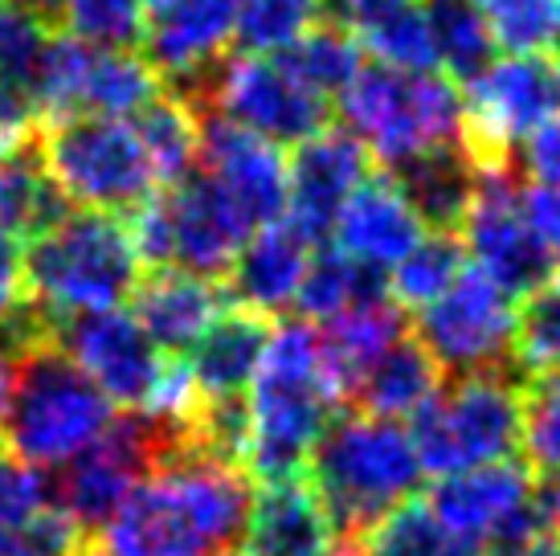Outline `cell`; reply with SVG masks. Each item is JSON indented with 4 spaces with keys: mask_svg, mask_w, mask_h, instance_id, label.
Wrapping results in <instances>:
<instances>
[{
    "mask_svg": "<svg viewBox=\"0 0 560 556\" xmlns=\"http://www.w3.org/2000/svg\"><path fill=\"white\" fill-rule=\"evenodd\" d=\"M249 483L201 447L160 459L91 544L103 556H218L242 536Z\"/></svg>",
    "mask_w": 560,
    "mask_h": 556,
    "instance_id": "obj_1",
    "label": "cell"
},
{
    "mask_svg": "<svg viewBox=\"0 0 560 556\" xmlns=\"http://www.w3.org/2000/svg\"><path fill=\"white\" fill-rule=\"evenodd\" d=\"M343 397L348 393L327 364L312 320H282L270 327L246 389L249 433L242 463L249 475L258 483L299 479Z\"/></svg>",
    "mask_w": 560,
    "mask_h": 556,
    "instance_id": "obj_2",
    "label": "cell"
},
{
    "mask_svg": "<svg viewBox=\"0 0 560 556\" xmlns=\"http://www.w3.org/2000/svg\"><path fill=\"white\" fill-rule=\"evenodd\" d=\"M25 303L62 324L74 315L124 308L140 287L143 258L127 221L94 209H62L21 250Z\"/></svg>",
    "mask_w": 560,
    "mask_h": 556,
    "instance_id": "obj_3",
    "label": "cell"
},
{
    "mask_svg": "<svg viewBox=\"0 0 560 556\" xmlns=\"http://www.w3.org/2000/svg\"><path fill=\"white\" fill-rule=\"evenodd\" d=\"M343 131L385 172L463 148V91L442 70H393L364 62L336 94Z\"/></svg>",
    "mask_w": 560,
    "mask_h": 556,
    "instance_id": "obj_4",
    "label": "cell"
},
{
    "mask_svg": "<svg viewBox=\"0 0 560 556\" xmlns=\"http://www.w3.org/2000/svg\"><path fill=\"white\" fill-rule=\"evenodd\" d=\"M115 421V405L54 344L37 340L13 360L0 385V438L16 463L58 471L98 442Z\"/></svg>",
    "mask_w": 560,
    "mask_h": 556,
    "instance_id": "obj_5",
    "label": "cell"
},
{
    "mask_svg": "<svg viewBox=\"0 0 560 556\" xmlns=\"http://www.w3.org/2000/svg\"><path fill=\"white\" fill-rule=\"evenodd\" d=\"M307 466L315 495L331 511L340 536L352 541L385 511L413 499L425 475L409 426L376 414L336 417L315 442Z\"/></svg>",
    "mask_w": 560,
    "mask_h": 556,
    "instance_id": "obj_6",
    "label": "cell"
},
{
    "mask_svg": "<svg viewBox=\"0 0 560 556\" xmlns=\"http://www.w3.org/2000/svg\"><path fill=\"white\" fill-rule=\"evenodd\" d=\"M37 164L70 209L119 217L140 209L160 188L136 119H103V115L54 119L42 136Z\"/></svg>",
    "mask_w": 560,
    "mask_h": 556,
    "instance_id": "obj_7",
    "label": "cell"
},
{
    "mask_svg": "<svg viewBox=\"0 0 560 556\" xmlns=\"http://www.w3.org/2000/svg\"><path fill=\"white\" fill-rule=\"evenodd\" d=\"M524 389L508 372H475L442 385L434 402L409 421V438L425 475H458L470 466L503 463L520 450Z\"/></svg>",
    "mask_w": 560,
    "mask_h": 556,
    "instance_id": "obj_8",
    "label": "cell"
},
{
    "mask_svg": "<svg viewBox=\"0 0 560 556\" xmlns=\"http://www.w3.org/2000/svg\"><path fill=\"white\" fill-rule=\"evenodd\" d=\"M127 230L143 263L221 278L234 266L254 225L201 169H192L185 181L152 193L140 209H131Z\"/></svg>",
    "mask_w": 560,
    "mask_h": 556,
    "instance_id": "obj_9",
    "label": "cell"
},
{
    "mask_svg": "<svg viewBox=\"0 0 560 556\" xmlns=\"http://www.w3.org/2000/svg\"><path fill=\"white\" fill-rule=\"evenodd\" d=\"M192 447L188 438H176L172 430L148 421L140 414L115 417L110 430L82 450L79 459L49 471L54 479V508L74 524L82 541L91 544L115 511L124 508V499L136 491V483L160 463L172 450Z\"/></svg>",
    "mask_w": 560,
    "mask_h": 556,
    "instance_id": "obj_10",
    "label": "cell"
},
{
    "mask_svg": "<svg viewBox=\"0 0 560 556\" xmlns=\"http://www.w3.org/2000/svg\"><path fill=\"white\" fill-rule=\"evenodd\" d=\"M463 91V148L475 164H508V155L560 111V54L491 58Z\"/></svg>",
    "mask_w": 560,
    "mask_h": 556,
    "instance_id": "obj_11",
    "label": "cell"
},
{
    "mask_svg": "<svg viewBox=\"0 0 560 556\" xmlns=\"http://www.w3.org/2000/svg\"><path fill=\"white\" fill-rule=\"evenodd\" d=\"M209 115L230 119L270 143H303L331 119V99L303 82L282 54H230L205 78Z\"/></svg>",
    "mask_w": 560,
    "mask_h": 556,
    "instance_id": "obj_12",
    "label": "cell"
},
{
    "mask_svg": "<svg viewBox=\"0 0 560 556\" xmlns=\"http://www.w3.org/2000/svg\"><path fill=\"white\" fill-rule=\"evenodd\" d=\"M454 230L470 266L499 282L503 291H512L515 299L557 275V258L528 225L520 185L508 164H475L470 201Z\"/></svg>",
    "mask_w": 560,
    "mask_h": 556,
    "instance_id": "obj_13",
    "label": "cell"
},
{
    "mask_svg": "<svg viewBox=\"0 0 560 556\" xmlns=\"http://www.w3.org/2000/svg\"><path fill=\"white\" fill-rule=\"evenodd\" d=\"M515 336V294L467 266L434 303L418 311L413 340L438 360L451 377L499 372L512 356Z\"/></svg>",
    "mask_w": 560,
    "mask_h": 556,
    "instance_id": "obj_14",
    "label": "cell"
},
{
    "mask_svg": "<svg viewBox=\"0 0 560 556\" xmlns=\"http://www.w3.org/2000/svg\"><path fill=\"white\" fill-rule=\"evenodd\" d=\"M140 42L160 78L205 86L237 42V0H143Z\"/></svg>",
    "mask_w": 560,
    "mask_h": 556,
    "instance_id": "obj_15",
    "label": "cell"
},
{
    "mask_svg": "<svg viewBox=\"0 0 560 556\" xmlns=\"http://www.w3.org/2000/svg\"><path fill=\"white\" fill-rule=\"evenodd\" d=\"M197 169L242 209V217L254 230L287 217V152H282V143H270L230 119H218V115H201Z\"/></svg>",
    "mask_w": 560,
    "mask_h": 556,
    "instance_id": "obj_16",
    "label": "cell"
},
{
    "mask_svg": "<svg viewBox=\"0 0 560 556\" xmlns=\"http://www.w3.org/2000/svg\"><path fill=\"white\" fill-rule=\"evenodd\" d=\"M369 172V152L343 127L327 124L324 131L295 143V155H287V221L312 242L327 238L336 213Z\"/></svg>",
    "mask_w": 560,
    "mask_h": 556,
    "instance_id": "obj_17",
    "label": "cell"
},
{
    "mask_svg": "<svg viewBox=\"0 0 560 556\" xmlns=\"http://www.w3.org/2000/svg\"><path fill=\"white\" fill-rule=\"evenodd\" d=\"M331 233H336V250L385 278L430 233V225L393 172H376V176L369 172L336 213Z\"/></svg>",
    "mask_w": 560,
    "mask_h": 556,
    "instance_id": "obj_18",
    "label": "cell"
},
{
    "mask_svg": "<svg viewBox=\"0 0 560 556\" xmlns=\"http://www.w3.org/2000/svg\"><path fill=\"white\" fill-rule=\"evenodd\" d=\"M242 536L249 556H336L340 528L312 483L279 479L249 495Z\"/></svg>",
    "mask_w": 560,
    "mask_h": 556,
    "instance_id": "obj_19",
    "label": "cell"
},
{
    "mask_svg": "<svg viewBox=\"0 0 560 556\" xmlns=\"http://www.w3.org/2000/svg\"><path fill=\"white\" fill-rule=\"evenodd\" d=\"M315 242L307 233H299L287 217L258 225L246 238V246L237 250L230 275V291H234L237 308L254 311V315H279L299 299L303 275L312 266Z\"/></svg>",
    "mask_w": 560,
    "mask_h": 556,
    "instance_id": "obj_20",
    "label": "cell"
},
{
    "mask_svg": "<svg viewBox=\"0 0 560 556\" xmlns=\"http://www.w3.org/2000/svg\"><path fill=\"white\" fill-rule=\"evenodd\" d=\"M131 299H136L131 315L140 320L148 340L164 356L188 352L225 311V294H221L218 278L188 275L176 266H160L156 275L143 278L136 287Z\"/></svg>",
    "mask_w": 560,
    "mask_h": 556,
    "instance_id": "obj_21",
    "label": "cell"
},
{
    "mask_svg": "<svg viewBox=\"0 0 560 556\" xmlns=\"http://www.w3.org/2000/svg\"><path fill=\"white\" fill-rule=\"evenodd\" d=\"M270 324L266 315H254L246 308H225L209 324L201 340L188 348L185 369L192 377V389L201 402H230V397H246L258 356L266 348Z\"/></svg>",
    "mask_w": 560,
    "mask_h": 556,
    "instance_id": "obj_22",
    "label": "cell"
},
{
    "mask_svg": "<svg viewBox=\"0 0 560 556\" xmlns=\"http://www.w3.org/2000/svg\"><path fill=\"white\" fill-rule=\"evenodd\" d=\"M442 381H446V372L438 369L434 356L425 352L413 336H405L360 377L352 397H360L364 414L389 417V421H401V417L413 421L425 405L434 402Z\"/></svg>",
    "mask_w": 560,
    "mask_h": 556,
    "instance_id": "obj_23",
    "label": "cell"
},
{
    "mask_svg": "<svg viewBox=\"0 0 560 556\" xmlns=\"http://www.w3.org/2000/svg\"><path fill=\"white\" fill-rule=\"evenodd\" d=\"M397 340H405V315L389 294L369 299L360 308H348L319 324V344L327 352V364L340 377L343 393H352L360 377L373 369Z\"/></svg>",
    "mask_w": 560,
    "mask_h": 556,
    "instance_id": "obj_24",
    "label": "cell"
},
{
    "mask_svg": "<svg viewBox=\"0 0 560 556\" xmlns=\"http://www.w3.org/2000/svg\"><path fill=\"white\" fill-rule=\"evenodd\" d=\"M152 99H160V74L136 46L103 49L91 46L82 70L79 115L136 119Z\"/></svg>",
    "mask_w": 560,
    "mask_h": 556,
    "instance_id": "obj_25",
    "label": "cell"
},
{
    "mask_svg": "<svg viewBox=\"0 0 560 556\" xmlns=\"http://www.w3.org/2000/svg\"><path fill=\"white\" fill-rule=\"evenodd\" d=\"M143 152L156 169L160 188L185 181L201 155V111L188 94H160L136 115Z\"/></svg>",
    "mask_w": 560,
    "mask_h": 556,
    "instance_id": "obj_26",
    "label": "cell"
},
{
    "mask_svg": "<svg viewBox=\"0 0 560 556\" xmlns=\"http://www.w3.org/2000/svg\"><path fill=\"white\" fill-rule=\"evenodd\" d=\"M360 556H482L425 499H405L357 536Z\"/></svg>",
    "mask_w": 560,
    "mask_h": 556,
    "instance_id": "obj_27",
    "label": "cell"
},
{
    "mask_svg": "<svg viewBox=\"0 0 560 556\" xmlns=\"http://www.w3.org/2000/svg\"><path fill=\"white\" fill-rule=\"evenodd\" d=\"M385 291V278L364 270L360 263H352L343 250H315L312 266L303 275V287H299L295 308L303 311V320L312 324H324L331 315H340L348 308H360L369 299H381Z\"/></svg>",
    "mask_w": 560,
    "mask_h": 556,
    "instance_id": "obj_28",
    "label": "cell"
},
{
    "mask_svg": "<svg viewBox=\"0 0 560 556\" xmlns=\"http://www.w3.org/2000/svg\"><path fill=\"white\" fill-rule=\"evenodd\" d=\"M463 270H467V254H463L458 233L430 230L385 275V291H389V299L401 311H421L425 303H434Z\"/></svg>",
    "mask_w": 560,
    "mask_h": 556,
    "instance_id": "obj_29",
    "label": "cell"
},
{
    "mask_svg": "<svg viewBox=\"0 0 560 556\" xmlns=\"http://www.w3.org/2000/svg\"><path fill=\"white\" fill-rule=\"evenodd\" d=\"M397 181L405 185L409 201L418 205V213L425 217L430 230H454L470 201L475 160L467 155V148H454V152L430 155L413 169L397 172Z\"/></svg>",
    "mask_w": 560,
    "mask_h": 556,
    "instance_id": "obj_30",
    "label": "cell"
},
{
    "mask_svg": "<svg viewBox=\"0 0 560 556\" xmlns=\"http://www.w3.org/2000/svg\"><path fill=\"white\" fill-rule=\"evenodd\" d=\"M430 30H434L438 70L454 82L479 74L495 58V42L487 33V21L479 16L475 0H430Z\"/></svg>",
    "mask_w": 560,
    "mask_h": 556,
    "instance_id": "obj_31",
    "label": "cell"
},
{
    "mask_svg": "<svg viewBox=\"0 0 560 556\" xmlns=\"http://www.w3.org/2000/svg\"><path fill=\"white\" fill-rule=\"evenodd\" d=\"M357 42L369 54V62L393 66V70H438L430 9L421 0H409L373 21L369 30L357 33Z\"/></svg>",
    "mask_w": 560,
    "mask_h": 556,
    "instance_id": "obj_32",
    "label": "cell"
},
{
    "mask_svg": "<svg viewBox=\"0 0 560 556\" xmlns=\"http://www.w3.org/2000/svg\"><path fill=\"white\" fill-rule=\"evenodd\" d=\"M282 58L303 74V82H312L315 91L327 94L336 103V94L348 86V78L364 66V49H360V42L343 25H336V21H327V25L315 21L295 46L282 49Z\"/></svg>",
    "mask_w": 560,
    "mask_h": 556,
    "instance_id": "obj_33",
    "label": "cell"
},
{
    "mask_svg": "<svg viewBox=\"0 0 560 556\" xmlns=\"http://www.w3.org/2000/svg\"><path fill=\"white\" fill-rule=\"evenodd\" d=\"M503 54H560V0H475Z\"/></svg>",
    "mask_w": 560,
    "mask_h": 556,
    "instance_id": "obj_34",
    "label": "cell"
},
{
    "mask_svg": "<svg viewBox=\"0 0 560 556\" xmlns=\"http://www.w3.org/2000/svg\"><path fill=\"white\" fill-rule=\"evenodd\" d=\"M512 360L532 377L560 369V275L545 278L515 308Z\"/></svg>",
    "mask_w": 560,
    "mask_h": 556,
    "instance_id": "obj_35",
    "label": "cell"
},
{
    "mask_svg": "<svg viewBox=\"0 0 560 556\" xmlns=\"http://www.w3.org/2000/svg\"><path fill=\"white\" fill-rule=\"evenodd\" d=\"M62 209V197L54 193L37 160H25V155L0 160V230L33 238Z\"/></svg>",
    "mask_w": 560,
    "mask_h": 556,
    "instance_id": "obj_36",
    "label": "cell"
},
{
    "mask_svg": "<svg viewBox=\"0 0 560 556\" xmlns=\"http://www.w3.org/2000/svg\"><path fill=\"white\" fill-rule=\"evenodd\" d=\"M49 46V25L16 0H0V91L30 103V86L37 62Z\"/></svg>",
    "mask_w": 560,
    "mask_h": 556,
    "instance_id": "obj_37",
    "label": "cell"
},
{
    "mask_svg": "<svg viewBox=\"0 0 560 556\" xmlns=\"http://www.w3.org/2000/svg\"><path fill=\"white\" fill-rule=\"evenodd\" d=\"M324 13V0H237V42L254 54H282Z\"/></svg>",
    "mask_w": 560,
    "mask_h": 556,
    "instance_id": "obj_38",
    "label": "cell"
},
{
    "mask_svg": "<svg viewBox=\"0 0 560 556\" xmlns=\"http://www.w3.org/2000/svg\"><path fill=\"white\" fill-rule=\"evenodd\" d=\"M58 21H62V33L86 46L127 49L140 42L143 0H62Z\"/></svg>",
    "mask_w": 560,
    "mask_h": 556,
    "instance_id": "obj_39",
    "label": "cell"
},
{
    "mask_svg": "<svg viewBox=\"0 0 560 556\" xmlns=\"http://www.w3.org/2000/svg\"><path fill=\"white\" fill-rule=\"evenodd\" d=\"M520 447L528 450L536 475H560V369L532 377V385L524 389Z\"/></svg>",
    "mask_w": 560,
    "mask_h": 556,
    "instance_id": "obj_40",
    "label": "cell"
},
{
    "mask_svg": "<svg viewBox=\"0 0 560 556\" xmlns=\"http://www.w3.org/2000/svg\"><path fill=\"white\" fill-rule=\"evenodd\" d=\"M54 511V479L49 471L30 463L0 466V528L4 532H33Z\"/></svg>",
    "mask_w": 560,
    "mask_h": 556,
    "instance_id": "obj_41",
    "label": "cell"
},
{
    "mask_svg": "<svg viewBox=\"0 0 560 556\" xmlns=\"http://www.w3.org/2000/svg\"><path fill=\"white\" fill-rule=\"evenodd\" d=\"M512 155L532 185H560V111H552L540 127H532Z\"/></svg>",
    "mask_w": 560,
    "mask_h": 556,
    "instance_id": "obj_42",
    "label": "cell"
},
{
    "mask_svg": "<svg viewBox=\"0 0 560 556\" xmlns=\"http://www.w3.org/2000/svg\"><path fill=\"white\" fill-rule=\"evenodd\" d=\"M520 205L524 217L536 230V238L545 242L552 258H560V185H528L520 188Z\"/></svg>",
    "mask_w": 560,
    "mask_h": 556,
    "instance_id": "obj_43",
    "label": "cell"
},
{
    "mask_svg": "<svg viewBox=\"0 0 560 556\" xmlns=\"http://www.w3.org/2000/svg\"><path fill=\"white\" fill-rule=\"evenodd\" d=\"M33 119L37 115L25 99L0 91V160L25 152V143L33 139Z\"/></svg>",
    "mask_w": 560,
    "mask_h": 556,
    "instance_id": "obj_44",
    "label": "cell"
},
{
    "mask_svg": "<svg viewBox=\"0 0 560 556\" xmlns=\"http://www.w3.org/2000/svg\"><path fill=\"white\" fill-rule=\"evenodd\" d=\"M21 238L0 230V315L25 303V270H21Z\"/></svg>",
    "mask_w": 560,
    "mask_h": 556,
    "instance_id": "obj_45",
    "label": "cell"
},
{
    "mask_svg": "<svg viewBox=\"0 0 560 556\" xmlns=\"http://www.w3.org/2000/svg\"><path fill=\"white\" fill-rule=\"evenodd\" d=\"M401 4H409V0H324V9L331 13V21L343 25L352 37H357L360 30H369L373 21H381L385 13L401 9Z\"/></svg>",
    "mask_w": 560,
    "mask_h": 556,
    "instance_id": "obj_46",
    "label": "cell"
},
{
    "mask_svg": "<svg viewBox=\"0 0 560 556\" xmlns=\"http://www.w3.org/2000/svg\"><path fill=\"white\" fill-rule=\"evenodd\" d=\"M0 556H58V553H49L46 544L37 541V536H30V532H4L0 528Z\"/></svg>",
    "mask_w": 560,
    "mask_h": 556,
    "instance_id": "obj_47",
    "label": "cell"
},
{
    "mask_svg": "<svg viewBox=\"0 0 560 556\" xmlns=\"http://www.w3.org/2000/svg\"><path fill=\"white\" fill-rule=\"evenodd\" d=\"M512 556H560V528L557 532H540V536H532V541L520 544Z\"/></svg>",
    "mask_w": 560,
    "mask_h": 556,
    "instance_id": "obj_48",
    "label": "cell"
},
{
    "mask_svg": "<svg viewBox=\"0 0 560 556\" xmlns=\"http://www.w3.org/2000/svg\"><path fill=\"white\" fill-rule=\"evenodd\" d=\"M16 4H25V9H33V13L49 16V13H58V4H62V0H16Z\"/></svg>",
    "mask_w": 560,
    "mask_h": 556,
    "instance_id": "obj_49",
    "label": "cell"
},
{
    "mask_svg": "<svg viewBox=\"0 0 560 556\" xmlns=\"http://www.w3.org/2000/svg\"><path fill=\"white\" fill-rule=\"evenodd\" d=\"M218 556H249V553H234V548H225V553H218Z\"/></svg>",
    "mask_w": 560,
    "mask_h": 556,
    "instance_id": "obj_50",
    "label": "cell"
},
{
    "mask_svg": "<svg viewBox=\"0 0 560 556\" xmlns=\"http://www.w3.org/2000/svg\"><path fill=\"white\" fill-rule=\"evenodd\" d=\"M82 556H103V553H94L91 544H86V548H82Z\"/></svg>",
    "mask_w": 560,
    "mask_h": 556,
    "instance_id": "obj_51",
    "label": "cell"
},
{
    "mask_svg": "<svg viewBox=\"0 0 560 556\" xmlns=\"http://www.w3.org/2000/svg\"><path fill=\"white\" fill-rule=\"evenodd\" d=\"M4 450H9V447H4V438H0V466H4Z\"/></svg>",
    "mask_w": 560,
    "mask_h": 556,
    "instance_id": "obj_52",
    "label": "cell"
},
{
    "mask_svg": "<svg viewBox=\"0 0 560 556\" xmlns=\"http://www.w3.org/2000/svg\"><path fill=\"white\" fill-rule=\"evenodd\" d=\"M336 556H340V553H336Z\"/></svg>",
    "mask_w": 560,
    "mask_h": 556,
    "instance_id": "obj_53",
    "label": "cell"
}]
</instances>
